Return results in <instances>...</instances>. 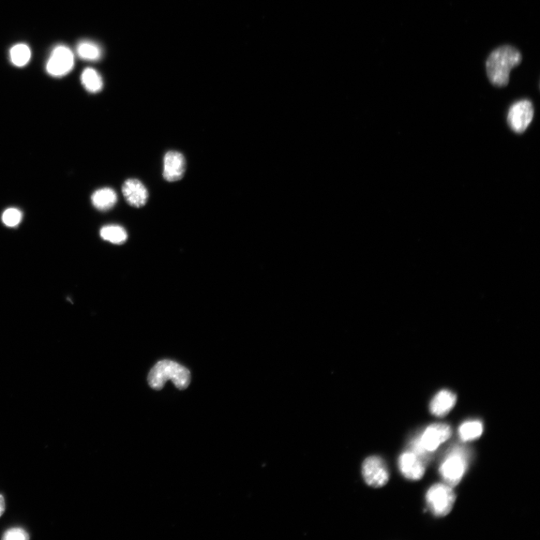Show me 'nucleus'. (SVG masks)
Returning <instances> with one entry per match:
<instances>
[{"label": "nucleus", "instance_id": "f257e3e1", "mask_svg": "<svg viewBox=\"0 0 540 540\" xmlns=\"http://www.w3.org/2000/svg\"><path fill=\"white\" fill-rule=\"evenodd\" d=\"M522 61L520 51L511 45H504L493 51L487 59L486 71L490 82L496 86H506L510 71Z\"/></svg>", "mask_w": 540, "mask_h": 540}, {"label": "nucleus", "instance_id": "f03ea898", "mask_svg": "<svg viewBox=\"0 0 540 540\" xmlns=\"http://www.w3.org/2000/svg\"><path fill=\"white\" fill-rule=\"evenodd\" d=\"M168 381H171L177 389H185L190 384L191 373L188 369L172 360H161L150 371L148 383L150 387L160 390Z\"/></svg>", "mask_w": 540, "mask_h": 540}, {"label": "nucleus", "instance_id": "7ed1b4c3", "mask_svg": "<svg viewBox=\"0 0 540 540\" xmlns=\"http://www.w3.org/2000/svg\"><path fill=\"white\" fill-rule=\"evenodd\" d=\"M456 500L452 487L446 484H435L426 494V501L431 513L437 517L446 516L452 511Z\"/></svg>", "mask_w": 540, "mask_h": 540}, {"label": "nucleus", "instance_id": "20e7f679", "mask_svg": "<svg viewBox=\"0 0 540 540\" xmlns=\"http://www.w3.org/2000/svg\"><path fill=\"white\" fill-rule=\"evenodd\" d=\"M534 114L531 101L528 99L520 100L510 107L507 115L508 124L514 132L523 133L531 124Z\"/></svg>", "mask_w": 540, "mask_h": 540}, {"label": "nucleus", "instance_id": "39448f33", "mask_svg": "<svg viewBox=\"0 0 540 540\" xmlns=\"http://www.w3.org/2000/svg\"><path fill=\"white\" fill-rule=\"evenodd\" d=\"M467 465L466 459L459 450L450 454L440 468V474L446 485L450 487L457 486L467 469Z\"/></svg>", "mask_w": 540, "mask_h": 540}, {"label": "nucleus", "instance_id": "423d86ee", "mask_svg": "<svg viewBox=\"0 0 540 540\" xmlns=\"http://www.w3.org/2000/svg\"><path fill=\"white\" fill-rule=\"evenodd\" d=\"M74 65L72 51L64 45L55 48L49 59L46 70L53 77H64L69 74Z\"/></svg>", "mask_w": 540, "mask_h": 540}, {"label": "nucleus", "instance_id": "0eeeda50", "mask_svg": "<svg viewBox=\"0 0 540 540\" xmlns=\"http://www.w3.org/2000/svg\"><path fill=\"white\" fill-rule=\"evenodd\" d=\"M362 473L366 483L374 488L384 486L389 481L386 463L379 456L367 458L363 464Z\"/></svg>", "mask_w": 540, "mask_h": 540}, {"label": "nucleus", "instance_id": "6e6552de", "mask_svg": "<svg viewBox=\"0 0 540 540\" xmlns=\"http://www.w3.org/2000/svg\"><path fill=\"white\" fill-rule=\"evenodd\" d=\"M451 435L452 429L449 426L435 424L426 429L419 441L427 452H433L451 437Z\"/></svg>", "mask_w": 540, "mask_h": 540}, {"label": "nucleus", "instance_id": "1a4fd4ad", "mask_svg": "<svg viewBox=\"0 0 540 540\" xmlns=\"http://www.w3.org/2000/svg\"><path fill=\"white\" fill-rule=\"evenodd\" d=\"M186 161L184 156L177 151H169L164 158L163 176L169 182L181 179L186 172Z\"/></svg>", "mask_w": 540, "mask_h": 540}, {"label": "nucleus", "instance_id": "9d476101", "mask_svg": "<svg viewBox=\"0 0 540 540\" xmlns=\"http://www.w3.org/2000/svg\"><path fill=\"white\" fill-rule=\"evenodd\" d=\"M399 467L402 475L410 480L422 479L426 471L424 462L413 452L404 453L399 457Z\"/></svg>", "mask_w": 540, "mask_h": 540}, {"label": "nucleus", "instance_id": "9b49d317", "mask_svg": "<svg viewBox=\"0 0 540 540\" xmlns=\"http://www.w3.org/2000/svg\"><path fill=\"white\" fill-rule=\"evenodd\" d=\"M122 190L126 201L133 207H142L148 201V191L139 179H127L123 186Z\"/></svg>", "mask_w": 540, "mask_h": 540}, {"label": "nucleus", "instance_id": "f8f14e48", "mask_svg": "<svg viewBox=\"0 0 540 540\" xmlns=\"http://www.w3.org/2000/svg\"><path fill=\"white\" fill-rule=\"evenodd\" d=\"M457 397L449 390H441L434 397L430 404L431 413L438 417H443L451 411L456 404Z\"/></svg>", "mask_w": 540, "mask_h": 540}, {"label": "nucleus", "instance_id": "ddd939ff", "mask_svg": "<svg viewBox=\"0 0 540 540\" xmlns=\"http://www.w3.org/2000/svg\"><path fill=\"white\" fill-rule=\"evenodd\" d=\"M93 205L101 211H107L117 202V194L111 188H103L96 191L91 198Z\"/></svg>", "mask_w": 540, "mask_h": 540}, {"label": "nucleus", "instance_id": "4468645a", "mask_svg": "<svg viewBox=\"0 0 540 540\" xmlns=\"http://www.w3.org/2000/svg\"><path fill=\"white\" fill-rule=\"evenodd\" d=\"M100 235L104 240L113 244L122 245L126 242L128 234L126 231L119 225H107L100 231Z\"/></svg>", "mask_w": 540, "mask_h": 540}, {"label": "nucleus", "instance_id": "2eb2a0df", "mask_svg": "<svg viewBox=\"0 0 540 540\" xmlns=\"http://www.w3.org/2000/svg\"><path fill=\"white\" fill-rule=\"evenodd\" d=\"M81 83L91 94H97L103 88V80L99 73L91 68L86 69L81 74Z\"/></svg>", "mask_w": 540, "mask_h": 540}, {"label": "nucleus", "instance_id": "dca6fc26", "mask_svg": "<svg viewBox=\"0 0 540 540\" xmlns=\"http://www.w3.org/2000/svg\"><path fill=\"white\" fill-rule=\"evenodd\" d=\"M77 52L81 59L88 60V61H96L102 56V51L99 45L89 41L79 43Z\"/></svg>", "mask_w": 540, "mask_h": 540}, {"label": "nucleus", "instance_id": "f3484780", "mask_svg": "<svg viewBox=\"0 0 540 540\" xmlns=\"http://www.w3.org/2000/svg\"><path fill=\"white\" fill-rule=\"evenodd\" d=\"M31 58V51L25 44L14 45L10 50V59L11 63L16 66H26Z\"/></svg>", "mask_w": 540, "mask_h": 540}, {"label": "nucleus", "instance_id": "a211bd4d", "mask_svg": "<svg viewBox=\"0 0 540 540\" xmlns=\"http://www.w3.org/2000/svg\"><path fill=\"white\" fill-rule=\"evenodd\" d=\"M484 427L481 422L470 421L463 424L459 428V435L464 441H470L481 436Z\"/></svg>", "mask_w": 540, "mask_h": 540}, {"label": "nucleus", "instance_id": "6ab92c4d", "mask_svg": "<svg viewBox=\"0 0 540 540\" xmlns=\"http://www.w3.org/2000/svg\"><path fill=\"white\" fill-rule=\"evenodd\" d=\"M22 213L19 209L9 208L4 213L2 220L6 226L14 228L18 226L22 220Z\"/></svg>", "mask_w": 540, "mask_h": 540}, {"label": "nucleus", "instance_id": "aec40b11", "mask_svg": "<svg viewBox=\"0 0 540 540\" xmlns=\"http://www.w3.org/2000/svg\"><path fill=\"white\" fill-rule=\"evenodd\" d=\"M2 539L4 540H27L29 539V535L21 528H13L7 530Z\"/></svg>", "mask_w": 540, "mask_h": 540}, {"label": "nucleus", "instance_id": "412c9836", "mask_svg": "<svg viewBox=\"0 0 540 540\" xmlns=\"http://www.w3.org/2000/svg\"><path fill=\"white\" fill-rule=\"evenodd\" d=\"M6 511V501L4 495L0 494V517H1Z\"/></svg>", "mask_w": 540, "mask_h": 540}]
</instances>
